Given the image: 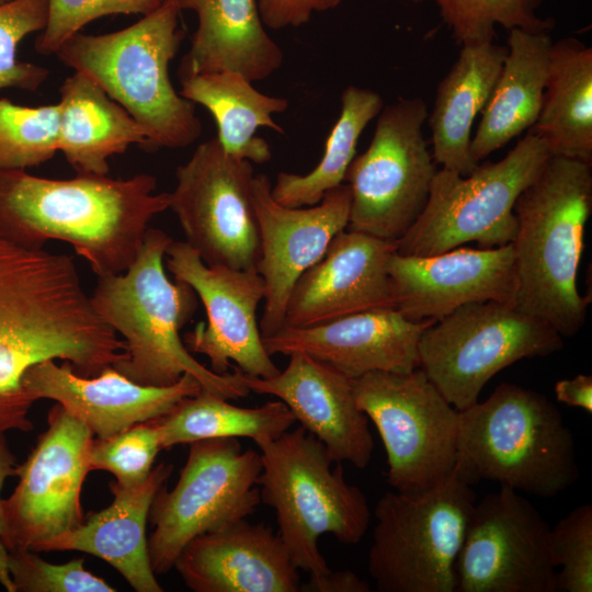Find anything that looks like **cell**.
<instances>
[{
	"mask_svg": "<svg viewBox=\"0 0 592 592\" xmlns=\"http://www.w3.org/2000/svg\"><path fill=\"white\" fill-rule=\"evenodd\" d=\"M179 80V93L204 106L214 117L216 138L227 153L257 164L270 161V144L255 133L261 127L284 133L273 116L286 111L287 99L260 92L252 81L234 70L180 77Z\"/></svg>",
	"mask_w": 592,
	"mask_h": 592,
	"instance_id": "31",
	"label": "cell"
},
{
	"mask_svg": "<svg viewBox=\"0 0 592 592\" xmlns=\"http://www.w3.org/2000/svg\"><path fill=\"white\" fill-rule=\"evenodd\" d=\"M59 94L58 151L77 173L107 175L110 157L146 147L143 127L86 75L67 77Z\"/></svg>",
	"mask_w": 592,
	"mask_h": 592,
	"instance_id": "29",
	"label": "cell"
},
{
	"mask_svg": "<svg viewBox=\"0 0 592 592\" xmlns=\"http://www.w3.org/2000/svg\"><path fill=\"white\" fill-rule=\"evenodd\" d=\"M357 407L371 420L387 455V482L419 497L444 483L458 459L459 411L425 373L372 372L352 379Z\"/></svg>",
	"mask_w": 592,
	"mask_h": 592,
	"instance_id": "11",
	"label": "cell"
},
{
	"mask_svg": "<svg viewBox=\"0 0 592 592\" xmlns=\"http://www.w3.org/2000/svg\"><path fill=\"white\" fill-rule=\"evenodd\" d=\"M283 371L267 378L250 376L236 366L238 379L258 395L277 397L295 420L319 440L335 463L368 466L374 440L367 415L357 407L352 379L303 352H294Z\"/></svg>",
	"mask_w": 592,
	"mask_h": 592,
	"instance_id": "20",
	"label": "cell"
},
{
	"mask_svg": "<svg viewBox=\"0 0 592 592\" xmlns=\"http://www.w3.org/2000/svg\"><path fill=\"white\" fill-rule=\"evenodd\" d=\"M471 486L455 469L425 494L379 498L367 555L377 591L456 592V560L476 502Z\"/></svg>",
	"mask_w": 592,
	"mask_h": 592,
	"instance_id": "8",
	"label": "cell"
},
{
	"mask_svg": "<svg viewBox=\"0 0 592 592\" xmlns=\"http://www.w3.org/2000/svg\"><path fill=\"white\" fill-rule=\"evenodd\" d=\"M253 166L227 153L216 137L175 170L169 208L185 242L204 263L257 270L259 230L252 204Z\"/></svg>",
	"mask_w": 592,
	"mask_h": 592,
	"instance_id": "14",
	"label": "cell"
},
{
	"mask_svg": "<svg viewBox=\"0 0 592 592\" xmlns=\"http://www.w3.org/2000/svg\"><path fill=\"white\" fill-rule=\"evenodd\" d=\"M10 1H12V0H0V5H1V4H4V3H7V2H10Z\"/></svg>",
	"mask_w": 592,
	"mask_h": 592,
	"instance_id": "46",
	"label": "cell"
},
{
	"mask_svg": "<svg viewBox=\"0 0 592 592\" xmlns=\"http://www.w3.org/2000/svg\"><path fill=\"white\" fill-rule=\"evenodd\" d=\"M571 430L543 394L502 383L459 411L457 471L470 483L497 481L553 498L579 478Z\"/></svg>",
	"mask_w": 592,
	"mask_h": 592,
	"instance_id": "6",
	"label": "cell"
},
{
	"mask_svg": "<svg viewBox=\"0 0 592 592\" xmlns=\"http://www.w3.org/2000/svg\"><path fill=\"white\" fill-rule=\"evenodd\" d=\"M433 322L409 320L394 307L379 308L310 327H283L262 340L271 356L303 352L355 379L420 367L419 340Z\"/></svg>",
	"mask_w": 592,
	"mask_h": 592,
	"instance_id": "22",
	"label": "cell"
},
{
	"mask_svg": "<svg viewBox=\"0 0 592 592\" xmlns=\"http://www.w3.org/2000/svg\"><path fill=\"white\" fill-rule=\"evenodd\" d=\"M173 466L160 463L147 479L133 487L110 483L112 503L72 531L39 546V551L76 550L96 556L114 567L137 592H161L148 553L146 522L152 500Z\"/></svg>",
	"mask_w": 592,
	"mask_h": 592,
	"instance_id": "25",
	"label": "cell"
},
{
	"mask_svg": "<svg viewBox=\"0 0 592 592\" xmlns=\"http://www.w3.org/2000/svg\"><path fill=\"white\" fill-rule=\"evenodd\" d=\"M556 592L592 591V505L574 508L550 527Z\"/></svg>",
	"mask_w": 592,
	"mask_h": 592,
	"instance_id": "38",
	"label": "cell"
},
{
	"mask_svg": "<svg viewBox=\"0 0 592 592\" xmlns=\"http://www.w3.org/2000/svg\"><path fill=\"white\" fill-rule=\"evenodd\" d=\"M227 400L202 389L182 399L168 414L156 419L162 449L201 440L228 437H248L260 448L296 422L281 400L254 408L238 407Z\"/></svg>",
	"mask_w": 592,
	"mask_h": 592,
	"instance_id": "32",
	"label": "cell"
},
{
	"mask_svg": "<svg viewBox=\"0 0 592 592\" xmlns=\"http://www.w3.org/2000/svg\"><path fill=\"white\" fill-rule=\"evenodd\" d=\"M0 583L7 591L13 592L12 580L8 570V550L0 540Z\"/></svg>",
	"mask_w": 592,
	"mask_h": 592,
	"instance_id": "45",
	"label": "cell"
},
{
	"mask_svg": "<svg viewBox=\"0 0 592 592\" xmlns=\"http://www.w3.org/2000/svg\"><path fill=\"white\" fill-rule=\"evenodd\" d=\"M550 526L519 491L475 502L456 560V592H556Z\"/></svg>",
	"mask_w": 592,
	"mask_h": 592,
	"instance_id": "16",
	"label": "cell"
},
{
	"mask_svg": "<svg viewBox=\"0 0 592 592\" xmlns=\"http://www.w3.org/2000/svg\"><path fill=\"white\" fill-rule=\"evenodd\" d=\"M550 32L509 31L506 54L492 93L471 137L480 162L537 121L548 76Z\"/></svg>",
	"mask_w": 592,
	"mask_h": 592,
	"instance_id": "28",
	"label": "cell"
},
{
	"mask_svg": "<svg viewBox=\"0 0 592 592\" xmlns=\"http://www.w3.org/2000/svg\"><path fill=\"white\" fill-rule=\"evenodd\" d=\"M551 156L592 164V48L574 37L553 42L542 109L528 129Z\"/></svg>",
	"mask_w": 592,
	"mask_h": 592,
	"instance_id": "30",
	"label": "cell"
},
{
	"mask_svg": "<svg viewBox=\"0 0 592 592\" xmlns=\"http://www.w3.org/2000/svg\"><path fill=\"white\" fill-rule=\"evenodd\" d=\"M197 16L191 46L178 76L234 70L250 81L269 78L284 59L264 29L258 0H172Z\"/></svg>",
	"mask_w": 592,
	"mask_h": 592,
	"instance_id": "26",
	"label": "cell"
},
{
	"mask_svg": "<svg viewBox=\"0 0 592 592\" xmlns=\"http://www.w3.org/2000/svg\"><path fill=\"white\" fill-rule=\"evenodd\" d=\"M48 0H12L0 5V89L35 92L49 70L18 59L16 49L29 34L42 32L47 23Z\"/></svg>",
	"mask_w": 592,
	"mask_h": 592,
	"instance_id": "36",
	"label": "cell"
},
{
	"mask_svg": "<svg viewBox=\"0 0 592 592\" xmlns=\"http://www.w3.org/2000/svg\"><path fill=\"white\" fill-rule=\"evenodd\" d=\"M305 592H369L371 585L351 570H330L327 574L300 584Z\"/></svg>",
	"mask_w": 592,
	"mask_h": 592,
	"instance_id": "42",
	"label": "cell"
},
{
	"mask_svg": "<svg viewBox=\"0 0 592 592\" xmlns=\"http://www.w3.org/2000/svg\"><path fill=\"white\" fill-rule=\"evenodd\" d=\"M172 238L148 228L143 246L123 273L100 277L90 296L99 317L123 337L126 356L113 366L128 379L146 386H169L183 374L197 379L202 389L226 399L249 395L232 373L216 374L195 360L180 330L197 307L194 289L170 281L164 257Z\"/></svg>",
	"mask_w": 592,
	"mask_h": 592,
	"instance_id": "3",
	"label": "cell"
},
{
	"mask_svg": "<svg viewBox=\"0 0 592 592\" xmlns=\"http://www.w3.org/2000/svg\"><path fill=\"white\" fill-rule=\"evenodd\" d=\"M428 114L421 98H400L382 109L368 148L345 174L346 230L396 243L422 214L436 172L423 134Z\"/></svg>",
	"mask_w": 592,
	"mask_h": 592,
	"instance_id": "12",
	"label": "cell"
},
{
	"mask_svg": "<svg viewBox=\"0 0 592 592\" xmlns=\"http://www.w3.org/2000/svg\"><path fill=\"white\" fill-rule=\"evenodd\" d=\"M47 423L26 460L18 465L14 491L1 501L0 540L7 550L37 553L84 520L81 490L91 471L93 433L59 403L49 410Z\"/></svg>",
	"mask_w": 592,
	"mask_h": 592,
	"instance_id": "15",
	"label": "cell"
},
{
	"mask_svg": "<svg viewBox=\"0 0 592 592\" xmlns=\"http://www.w3.org/2000/svg\"><path fill=\"white\" fill-rule=\"evenodd\" d=\"M387 271L395 308L412 321L441 320L470 303H514L516 274L512 244L455 248L433 255L395 251Z\"/></svg>",
	"mask_w": 592,
	"mask_h": 592,
	"instance_id": "19",
	"label": "cell"
},
{
	"mask_svg": "<svg viewBox=\"0 0 592 592\" xmlns=\"http://www.w3.org/2000/svg\"><path fill=\"white\" fill-rule=\"evenodd\" d=\"M166 0H48L45 29L35 41V50L42 55H55L73 34L81 32L90 22L115 14L146 15L158 9Z\"/></svg>",
	"mask_w": 592,
	"mask_h": 592,
	"instance_id": "40",
	"label": "cell"
},
{
	"mask_svg": "<svg viewBox=\"0 0 592 592\" xmlns=\"http://www.w3.org/2000/svg\"><path fill=\"white\" fill-rule=\"evenodd\" d=\"M160 449L155 420L137 423L109 437L93 439L90 469L110 471L124 487L137 486L150 475Z\"/></svg>",
	"mask_w": 592,
	"mask_h": 592,
	"instance_id": "37",
	"label": "cell"
},
{
	"mask_svg": "<svg viewBox=\"0 0 592 592\" xmlns=\"http://www.w3.org/2000/svg\"><path fill=\"white\" fill-rule=\"evenodd\" d=\"M58 104L24 106L0 99V170L37 167L58 151Z\"/></svg>",
	"mask_w": 592,
	"mask_h": 592,
	"instance_id": "35",
	"label": "cell"
},
{
	"mask_svg": "<svg viewBox=\"0 0 592 592\" xmlns=\"http://www.w3.org/2000/svg\"><path fill=\"white\" fill-rule=\"evenodd\" d=\"M513 212V305L547 321L561 337L574 335L591 301L580 295L577 278L592 212V164L550 156Z\"/></svg>",
	"mask_w": 592,
	"mask_h": 592,
	"instance_id": "4",
	"label": "cell"
},
{
	"mask_svg": "<svg viewBox=\"0 0 592 592\" xmlns=\"http://www.w3.org/2000/svg\"><path fill=\"white\" fill-rule=\"evenodd\" d=\"M156 189L148 173L49 179L0 170V239L25 249L65 241L99 278L119 274L135 261L151 219L169 208L170 194Z\"/></svg>",
	"mask_w": 592,
	"mask_h": 592,
	"instance_id": "2",
	"label": "cell"
},
{
	"mask_svg": "<svg viewBox=\"0 0 592 592\" xmlns=\"http://www.w3.org/2000/svg\"><path fill=\"white\" fill-rule=\"evenodd\" d=\"M125 348L95 312L70 255L0 239V435L33 430L34 401L22 383L31 366L59 358L93 377Z\"/></svg>",
	"mask_w": 592,
	"mask_h": 592,
	"instance_id": "1",
	"label": "cell"
},
{
	"mask_svg": "<svg viewBox=\"0 0 592 592\" xmlns=\"http://www.w3.org/2000/svg\"><path fill=\"white\" fill-rule=\"evenodd\" d=\"M343 0H258L264 26L272 30L297 27L310 21L314 13L338 7Z\"/></svg>",
	"mask_w": 592,
	"mask_h": 592,
	"instance_id": "41",
	"label": "cell"
},
{
	"mask_svg": "<svg viewBox=\"0 0 592 592\" xmlns=\"http://www.w3.org/2000/svg\"><path fill=\"white\" fill-rule=\"evenodd\" d=\"M383 107V99L377 92L346 87L341 94L340 115L326 140L322 158L306 174L280 172L271 189L274 200L288 207L312 206L328 191L342 184L363 130Z\"/></svg>",
	"mask_w": 592,
	"mask_h": 592,
	"instance_id": "33",
	"label": "cell"
},
{
	"mask_svg": "<svg viewBox=\"0 0 592 592\" xmlns=\"http://www.w3.org/2000/svg\"><path fill=\"white\" fill-rule=\"evenodd\" d=\"M23 386L35 402L53 399L83 422L99 439L109 437L134 424L168 414L182 399L202 390L190 374L169 386L137 384L109 365L93 377L77 374L65 361L46 360L23 375Z\"/></svg>",
	"mask_w": 592,
	"mask_h": 592,
	"instance_id": "21",
	"label": "cell"
},
{
	"mask_svg": "<svg viewBox=\"0 0 592 592\" xmlns=\"http://www.w3.org/2000/svg\"><path fill=\"white\" fill-rule=\"evenodd\" d=\"M261 502L276 515L278 536L293 563L309 579L331 569L318 547L323 534L355 545L364 537L371 510L362 490L344 478L341 463L300 425L260 447Z\"/></svg>",
	"mask_w": 592,
	"mask_h": 592,
	"instance_id": "7",
	"label": "cell"
},
{
	"mask_svg": "<svg viewBox=\"0 0 592 592\" xmlns=\"http://www.w3.org/2000/svg\"><path fill=\"white\" fill-rule=\"evenodd\" d=\"M432 2L443 23L460 46L493 42L496 27L510 31L550 32L551 18H542L537 10L544 0H407Z\"/></svg>",
	"mask_w": 592,
	"mask_h": 592,
	"instance_id": "34",
	"label": "cell"
},
{
	"mask_svg": "<svg viewBox=\"0 0 592 592\" xmlns=\"http://www.w3.org/2000/svg\"><path fill=\"white\" fill-rule=\"evenodd\" d=\"M546 143L531 132L501 160L478 164L467 177L436 170L428 203L396 242L406 255H433L476 242L482 249L513 241L516 198L550 157Z\"/></svg>",
	"mask_w": 592,
	"mask_h": 592,
	"instance_id": "9",
	"label": "cell"
},
{
	"mask_svg": "<svg viewBox=\"0 0 592 592\" xmlns=\"http://www.w3.org/2000/svg\"><path fill=\"white\" fill-rule=\"evenodd\" d=\"M180 11L166 0L125 29L100 35L78 32L55 54L133 116L146 133V149L184 148L202 134L194 103L175 91L169 76L184 37Z\"/></svg>",
	"mask_w": 592,
	"mask_h": 592,
	"instance_id": "5",
	"label": "cell"
},
{
	"mask_svg": "<svg viewBox=\"0 0 592 592\" xmlns=\"http://www.w3.org/2000/svg\"><path fill=\"white\" fill-rule=\"evenodd\" d=\"M174 280L189 284L201 299L207 321L183 335L189 352L203 354L216 374L228 373L234 362L242 373L267 378L280 369L265 350L257 321L264 299V282L257 270L212 266L185 241H174L166 252Z\"/></svg>",
	"mask_w": 592,
	"mask_h": 592,
	"instance_id": "17",
	"label": "cell"
},
{
	"mask_svg": "<svg viewBox=\"0 0 592 592\" xmlns=\"http://www.w3.org/2000/svg\"><path fill=\"white\" fill-rule=\"evenodd\" d=\"M505 54L506 46L493 42L462 46L440 81L426 122L432 133V157L442 169L467 177L478 167L470 152L473 124L492 93Z\"/></svg>",
	"mask_w": 592,
	"mask_h": 592,
	"instance_id": "27",
	"label": "cell"
},
{
	"mask_svg": "<svg viewBox=\"0 0 592 592\" xmlns=\"http://www.w3.org/2000/svg\"><path fill=\"white\" fill-rule=\"evenodd\" d=\"M269 178L259 173L252 182L260 254L257 271L264 282V308L259 328L267 337L284 327L285 310L294 284L326 253L332 239L346 229L351 205L348 183L328 191L312 206L288 207L272 196Z\"/></svg>",
	"mask_w": 592,
	"mask_h": 592,
	"instance_id": "18",
	"label": "cell"
},
{
	"mask_svg": "<svg viewBox=\"0 0 592 592\" xmlns=\"http://www.w3.org/2000/svg\"><path fill=\"white\" fill-rule=\"evenodd\" d=\"M13 592H114L103 578L90 572L82 558L54 565L29 549L8 550Z\"/></svg>",
	"mask_w": 592,
	"mask_h": 592,
	"instance_id": "39",
	"label": "cell"
},
{
	"mask_svg": "<svg viewBox=\"0 0 592 592\" xmlns=\"http://www.w3.org/2000/svg\"><path fill=\"white\" fill-rule=\"evenodd\" d=\"M563 337L542 318L512 304L470 303L421 334L420 368L458 411L478 401L486 384L523 358L563 348Z\"/></svg>",
	"mask_w": 592,
	"mask_h": 592,
	"instance_id": "10",
	"label": "cell"
},
{
	"mask_svg": "<svg viewBox=\"0 0 592 592\" xmlns=\"http://www.w3.org/2000/svg\"><path fill=\"white\" fill-rule=\"evenodd\" d=\"M16 468H18L16 458L10 451L7 444L4 434H1L0 435V493H1V489L3 487L5 479L11 476H15ZM1 501L2 499L0 498V536H1L2 527H3Z\"/></svg>",
	"mask_w": 592,
	"mask_h": 592,
	"instance_id": "44",
	"label": "cell"
},
{
	"mask_svg": "<svg viewBox=\"0 0 592 592\" xmlns=\"http://www.w3.org/2000/svg\"><path fill=\"white\" fill-rule=\"evenodd\" d=\"M195 592H298V569L271 527L241 520L193 538L174 567Z\"/></svg>",
	"mask_w": 592,
	"mask_h": 592,
	"instance_id": "24",
	"label": "cell"
},
{
	"mask_svg": "<svg viewBox=\"0 0 592 592\" xmlns=\"http://www.w3.org/2000/svg\"><path fill=\"white\" fill-rule=\"evenodd\" d=\"M396 243L342 230L293 286L284 327L304 328L379 308H395L387 271Z\"/></svg>",
	"mask_w": 592,
	"mask_h": 592,
	"instance_id": "23",
	"label": "cell"
},
{
	"mask_svg": "<svg viewBox=\"0 0 592 592\" xmlns=\"http://www.w3.org/2000/svg\"><path fill=\"white\" fill-rule=\"evenodd\" d=\"M555 394L559 402L592 413L591 375L578 374L573 378L558 380L555 384Z\"/></svg>",
	"mask_w": 592,
	"mask_h": 592,
	"instance_id": "43",
	"label": "cell"
},
{
	"mask_svg": "<svg viewBox=\"0 0 592 592\" xmlns=\"http://www.w3.org/2000/svg\"><path fill=\"white\" fill-rule=\"evenodd\" d=\"M261 454L242 451L238 439L191 443L175 486L169 491L162 485L150 506L155 530L148 538V553L153 572L170 571L193 538L253 513L261 503Z\"/></svg>",
	"mask_w": 592,
	"mask_h": 592,
	"instance_id": "13",
	"label": "cell"
}]
</instances>
